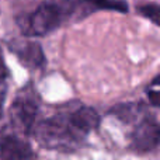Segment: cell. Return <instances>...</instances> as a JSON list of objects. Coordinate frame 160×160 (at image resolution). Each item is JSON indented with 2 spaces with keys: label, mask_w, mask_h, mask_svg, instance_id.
<instances>
[{
  "label": "cell",
  "mask_w": 160,
  "mask_h": 160,
  "mask_svg": "<svg viewBox=\"0 0 160 160\" xmlns=\"http://www.w3.org/2000/svg\"><path fill=\"white\" fill-rule=\"evenodd\" d=\"M17 22L27 37H44L63 24L56 2L42 3L31 13L18 17Z\"/></svg>",
  "instance_id": "cell-2"
},
{
  "label": "cell",
  "mask_w": 160,
  "mask_h": 160,
  "mask_svg": "<svg viewBox=\"0 0 160 160\" xmlns=\"http://www.w3.org/2000/svg\"><path fill=\"white\" fill-rule=\"evenodd\" d=\"M4 98H6V84H0V118L3 115V105H4Z\"/></svg>",
  "instance_id": "cell-12"
},
{
  "label": "cell",
  "mask_w": 160,
  "mask_h": 160,
  "mask_svg": "<svg viewBox=\"0 0 160 160\" xmlns=\"http://www.w3.org/2000/svg\"><path fill=\"white\" fill-rule=\"evenodd\" d=\"M138 11L143 17L149 18L153 24H156V25L159 24V6L156 4V3H149V4L139 6Z\"/></svg>",
  "instance_id": "cell-9"
},
{
  "label": "cell",
  "mask_w": 160,
  "mask_h": 160,
  "mask_svg": "<svg viewBox=\"0 0 160 160\" xmlns=\"http://www.w3.org/2000/svg\"><path fill=\"white\" fill-rule=\"evenodd\" d=\"M111 114L117 115L124 122L139 121L143 115H146V110L142 102H127V104H119L111 108Z\"/></svg>",
  "instance_id": "cell-8"
},
{
  "label": "cell",
  "mask_w": 160,
  "mask_h": 160,
  "mask_svg": "<svg viewBox=\"0 0 160 160\" xmlns=\"http://www.w3.org/2000/svg\"><path fill=\"white\" fill-rule=\"evenodd\" d=\"M56 3L63 24L83 20L96 11L110 10L119 13L128 11V3L124 0H59Z\"/></svg>",
  "instance_id": "cell-3"
},
{
  "label": "cell",
  "mask_w": 160,
  "mask_h": 160,
  "mask_svg": "<svg viewBox=\"0 0 160 160\" xmlns=\"http://www.w3.org/2000/svg\"><path fill=\"white\" fill-rule=\"evenodd\" d=\"M100 115L93 107L80 105L70 111L42 119L32 132L42 148L59 152H73L80 148L87 136L98 128Z\"/></svg>",
  "instance_id": "cell-1"
},
{
  "label": "cell",
  "mask_w": 160,
  "mask_h": 160,
  "mask_svg": "<svg viewBox=\"0 0 160 160\" xmlns=\"http://www.w3.org/2000/svg\"><path fill=\"white\" fill-rule=\"evenodd\" d=\"M8 48L18 61L28 69H39L45 65L47 59H45L44 51H42L41 45L32 41H13L8 44Z\"/></svg>",
  "instance_id": "cell-7"
},
{
  "label": "cell",
  "mask_w": 160,
  "mask_h": 160,
  "mask_svg": "<svg viewBox=\"0 0 160 160\" xmlns=\"http://www.w3.org/2000/svg\"><path fill=\"white\" fill-rule=\"evenodd\" d=\"M160 138V128L158 118L146 114L139 121L131 133V148L138 153L152 152L158 148Z\"/></svg>",
  "instance_id": "cell-5"
},
{
  "label": "cell",
  "mask_w": 160,
  "mask_h": 160,
  "mask_svg": "<svg viewBox=\"0 0 160 160\" xmlns=\"http://www.w3.org/2000/svg\"><path fill=\"white\" fill-rule=\"evenodd\" d=\"M158 82H159V78L156 76V78L153 79L152 86L146 90V93H148V96H149V100H150L153 107H159V83Z\"/></svg>",
  "instance_id": "cell-10"
},
{
  "label": "cell",
  "mask_w": 160,
  "mask_h": 160,
  "mask_svg": "<svg viewBox=\"0 0 160 160\" xmlns=\"http://www.w3.org/2000/svg\"><path fill=\"white\" fill-rule=\"evenodd\" d=\"M8 76V69L6 66V62H4V58H3V51H2V47H0V84L6 82Z\"/></svg>",
  "instance_id": "cell-11"
},
{
  "label": "cell",
  "mask_w": 160,
  "mask_h": 160,
  "mask_svg": "<svg viewBox=\"0 0 160 160\" xmlns=\"http://www.w3.org/2000/svg\"><path fill=\"white\" fill-rule=\"evenodd\" d=\"M0 160H38L27 141L17 135H3L0 138Z\"/></svg>",
  "instance_id": "cell-6"
},
{
  "label": "cell",
  "mask_w": 160,
  "mask_h": 160,
  "mask_svg": "<svg viewBox=\"0 0 160 160\" xmlns=\"http://www.w3.org/2000/svg\"><path fill=\"white\" fill-rule=\"evenodd\" d=\"M38 115V101L35 94L24 88L14 98L10 107V119L13 127L22 135L32 133Z\"/></svg>",
  "instance_id": "cell-4"
}]
</instances>
